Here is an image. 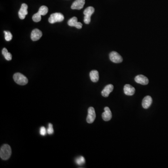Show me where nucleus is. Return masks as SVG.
I'll use <instances>...</instances> for the list:
<instances>
[{
	"label": "nucleus",
	"mask_w": 168,
	"mask_h": 168,
	"mask_svg": "<svg viewBox=\"0 0 168 168\" xmlns=\"http://www.w3.org/2000/svg\"><path fill=\"white\" fill-rule=\"evenodd\" d=\"M48 12V7L46 6H42L39 9L38 13L41 16H45L47 14Z\"/></svg>",
	"instance_id": "nucleus-18"
},
{
	"label": "nucleus",
	"mask_w": 168,
	"mask_h": 168,
	"mask_svg": "<svg viewBox=\"0 0 168 168\" xmlns=\"http://www.w3.org/2000/svg\"><path fill=\"white\" fill-rule=\"evenodd\" d=\"M47 133V131L46 127H42L40 128V134L41 135L44 136L46 135Z\"/></svg>",
	"instance_id": "nucleus-23"
},
{
	"label": "nucleus",
	"mask_w": 168,
	"mask_h": 168,
	"mask_svg": "<svg viewBox=\"0 0 168 168\" xmlns=\"http://www.w3.org/2000/svg\"><path fill=\"white\" fill-rule=\"evenodd\" d=\"M64 20V15L61 13H55L51 14L49 17V23L53 24L57 22H61Z\"/></svg>",
	"instance_id": "nucleus-3"
},
{
	"label": "nucleus",
	"mask_w": 168,
	"mask_h": 168,
	"mask_svg": "<svg viewBox=\"0 0 168 168\" xmlns=\"http://www.w3.org/2000/svg\"><path fill=\"white\" fill-rule=\"evenodd\" d=\"M28 8V6L26 4H22L20 9L18 12V16L21 19H24L26 17V15L28 14L27 10Z\"/></svg>",
	"instance_id": "nucleus-6"
},
{
	"label": "nucleus",
	"mask_w": 168,
	"mask_h": 168,
	"mask_svg": "<svg viewBox=\"0 0 168 168\" xmlns=\"http://www.w3.org/2000/svg\"><path fill=\"white\" fill-rule=\"evenodd\" d=\"M135 88L129 84H126L124 87V92L128 96L133 95L135 93Z\"/></svg>",
	"instance_id": "nucleus-11"
},
{
	"label": "nucleus",
	"mask_w": 168,
	"mask_h": 168,
	"mask_svg": "<svg viewBox=\"0 0 168 168\" xmlns=\"http://www.w3.org/2000/svg\"><path fill=\"white\" fill-rule=\"evenodd\" d=\"M43 33L38 28L34 29L31 33V39L33 41H38L42 37Z\"/></svg>",
	"instance_id": "nucleus-7"
},
{
	"label": "nucleus",
	"mask_w": 168,
	"mask_h": 168,
	"mask_svg": "<svg viewBox=\"0 0 168 168\" xmlns=\"http://www.w3.org/2000/svg\"><path fill=\"white\" fill-rule=\"evenodd\" d=\"M105 112L102 113V119L104 120L107 122L111 119L112 117V114L111 111L108 107H105L104 108Z\"/></svg>",
	"instance_id": "nucleus-10"
},
{
	"label": "nucleus",
	"mask_w": 168,
	"mask_h": 168,
	"mask_svg": "<svg viewBox=\"0 0 168 168\" xmlns=\"http://www.w3.org/2000/svg\"><path fill=\"white\" fill-rule=\"evenodd\" d=\"M114 85L112 84H109L105 87L104 89L101 92V94L104 97H107L109 94L113 91Z\"/></svg>",
	"instance_id": "nucleus-12"
},
{
	"label": "nucleus",
	"mask_w": 168,
	"mask_h": 168,
	"mask_svg": "<svg viewBox=\"0 0 168 168\" xmlns=\"http://www.w3.org/2000/svg\"><path fill=\"white\" fill-rule=\"evenodd\" d=\"M75 27L76 28H78V29H80V28H82V24L80 22H78L77 24L76 25Z\"/></svg>",
	"instance_id": "nucleus-25"
},
{
	"label": "nucleus",
	"mask_w": 168,
	"mask_h": 168,
	"mask_svg": "<svg viewBox=\"0 0 168 168\" xmlns=\"http://www.w3.org/2000/svg\"><path fill=\"white\" fill-rule=\"evenodd\" d=\"M96 118V113L94 108L90 107L88 109V115L86 118V122L88 123H92Z\"/></svg>",
	"instance_id": "nucleus-5"
},
{
	"label": "nucleus",
	"mask_w": 168,
	"mask_h": 168,
	"mask_svg": "<svg viewBox=\"0 0 168 168\" xmlns=\"http://www.w3.org/2000/svg\"><path fill=\"white\" fill-rule=\"evenodd\" d=\"M85 4V0H76L73 2L71 6V9H82Z\"/></svg>",
	"instance_id": "nucleus-9"
},
{
	"label": "nucleus",
	"mask_w": 168,
	"mask_h": 168,
	"mask_svg": "<svg viewBox=\"0 0 168 168\" xmlns=\"http://www.w3.org/2000/svg\"><path fill=\"white\" fill-rule=\"evenodd\" d=\"M78 18L77 17H72L68 21V24L70 27H76L78 23Z\"/></svg>",
	"instance_id": "nucleus-17"
},
{
	"label": "nucleus",
	"mask_w": 168,
	"mask_h": 168,
	"mask_svg": "<svg viewBox=\"0 0 168 168\" xmlns=\"http://www.w3.org/2000/svg\"><path fill=\"white\" fill-rule=\"evenodd\" d=\"M47 133L49 135H52L53 134L54 130L53 128V125L51 123H49L48 125V128L47 130Z\"/></svg>",
	"instance_id": "nucleus-22"
},
{
	"label": "nucleus",
	"mask_w": 168,
	"mask_h": 168,
	"mask_svg": "<svg viewBox=\"0 0 168 168\" xmlns=\"http://www.w3.org/2000/svg\"><path fill=\"white\" fill-rule=\"evenodd\" d=\"M12 150L10 146L8 144H4L1 146L0 150V157L1 159L7 160L9 159L11 155Z\"/></svg>",
	"instance_id": "nucleus-1"
},
{
	"label": "nucleus",
	"mask_w": 168,
	"mask_h": 168,
	"mask_svg": "<svg viewBox=\"0 0 168 168\" xmlns=\"http://www.w3.org/2000/svg\"><path fill=\"white\" fill-rule=\"evenodd\" d=\"M135 82L142 85H147L149 84V80L148 78L142 75H139L136 76L135 78Z\"/></svg>",
	"instance_id": "nucleus-8"
},
{
	"label": "nucleus",
	"mask_w": 168,
	"mask_h": 168,
	"mask_svg": "<svg viewBox=\"0 0 168 168\" xmlns=\"http://www.w3.org/2000/svg\"><path fill=\"white\" fill-rule=\"evenodd\" d=\"M32 19L33 21L36 23L39 22L41 20V15L39 14L38 13H36L33 15L32 16Z\"/></svg>",
	"instance_id": "nucleus-20"
},
{
	"label": "nucleus",
	"mask_w": 168,
	"mask_h": 168,
	"mask_svg": "<svg viewBox=\"0 0 168 168\" xmlns=\"http://www.w3.org/2000/svg\"><path fill=\"white\" fill-rule=\"evenodd\" d=\"M84 22V23H85V24H89L90 22H91V16H85Z\"/></svg>",
	"instance_id": "nucleus-24"
},
{
	"label": "nucleus",
	"mask_w": 168,
	"mask_h": 168,
	"mask_svg": "<svg viewBox=\"0 0 168 168\" xmlns=\"http://www.w3.org/2000/svg\"><path fill=\"white\" fill-rule=\"evenodd\" d=\"M90 77L93 82H97L99 80V72L96 70H92L90 73Z\"/></svg>",
	"instance_id": "nucleus-14"
},
{
	"label": "nucleus",
	"mask_w": 168,
	"mask_h": 168,
	"mask_svg": "<svg viewBox=\"0 0 168 168\" xmlns=\"http://www.w3.org/2000/svg\"><path fill=\"white\" fill-rule=\"evenodd\" d=\"M152 99L150 96H147L144 97L142 101V106L145 109L149 108L152 104Z\"/></svg>",
	"instance_id": "nucleus-13"
},
{
	"label": "nucleus",
	"mask_w": 168,
	"mask_h": 168,
	"mask_svg": "<svg viewBox=\"0 0 168 168\" xmlns=\"http://www.w3.org/2000/svg\"><path fill=\"white\" fill-rule=\"evenodd\" d=\"M94 11H95V9L93 7H91V6L88 7L84 10V15L85 16H91L94 12Z\"/></svg>",
	"instance_id": "nucleus-16"
},
{
	"label": "nucleus",
	"mask_w": 168,
	"mask_h": 168,
	"mask_svg": "<svg viewBox=\"0 0 168 168\" xmlns=\"http://www.w3.org/2000/svg\"><path fill=\"white\" fill-rule=\"evenodd\" d=\"M75 162H76V164L78 165H82L85 163V159L84 157L81 156L76 158Z\"/></svg>",
	"instance_id": "nucleus-19"
},
{
	"label": "nucleus",
	"mask_w": 168,
	"mask_h": 168,
	"mask_svg": "<svg viewBox=\"0 0 168 168\" xmlns=\"http://www.w3.org/2000/svg\"><path fill=\"white\" fill-rule=\"evenodd\" d=\"M13 78L15 82L19 85H25L28 83V80L27 77L21 73H15L13 76Z\"/></svg>",
	"instance_id": "nucleus-2"
},
{
	"label": "nucleus",
	"mask_w": 168,
	"mask_h": 168,
	"mask_svg": "<svg viewBox=\"0 0 168 168\" xmlns=\"http://www.w3.org/2000/svg\"><path fill=\"white\" fill-rule=\"evenodd\" d=\"M2 54L6 60H8V61H10V60H11L12 58L11 54L8 52L6 48H4L2 50Z\"/></svg>",
	"instance_id": "nucleus-15"
},
{
	"label": "nucleus",
	"mask_w": 168,
	"mask_h": 168,
	"mask_svg": "<svg viewBox=\"0 0 168 168\" xmlns=\"http://www.w3.org/2000/svg\"><path fill=\"white\" fill-rule=\"evenodd\" d=\"M110 60L115 63H120L123 61L122 56L116 51H112L109 54Z\"/></svg>",
	"instance_id": "nucleus-4"
},
{
	"label": "nucleus",
	"mask_w": 168,
	"mask_h": 168,
	"mask_svg": "<svg viewBox=\"0 0 168 168\" xmlns=\"http://www.w3.org/2000/svg\"><path fill=\"white\" fill-rule=\"evenodd\" d=\"M4 33L5 34V38L7 41H9L12 39L13 36L11 33L9 31H4Z\"/></svg>",
	"instance_id": "nucleus-21"
}]
</instances>
